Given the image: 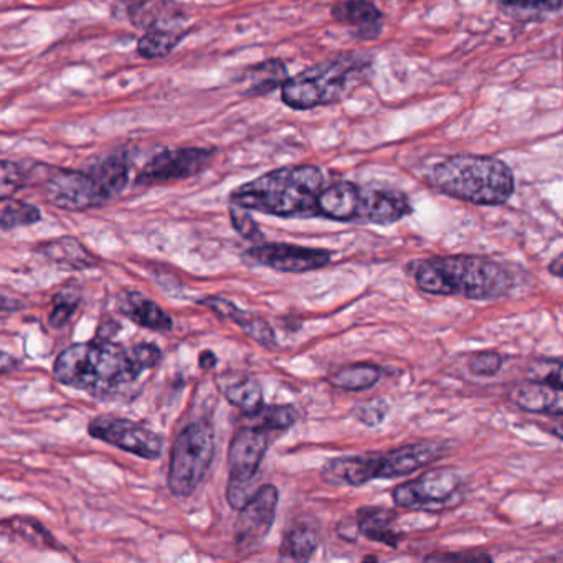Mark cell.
<instances>
[{
  "label": "cell",
  "instance_id": "cell-19",
  "mask_svg": "<svg viewBox=\"0 0 563 563\" xmlns=\"http://www.w3.org/2000/svg\"><path fill=\"white\" fill-rule=\"evenodd\" d=\"M118 309L134 324L153 331H170L174 322L170 316L143 292L124 291L118 298Z\"/></svg>",
  "mask_w": 563,
  "mask_h": 563
},
{
  "label": "cell",
  "instance_id": "cell-2",
  "mask_svg": "<svg viewBox=\"0 0 563 563\" xmlns=\"http://www.w3.org/2000/svg\"><path fill=\"white\" fill-rule=\"evenodd\" d=\"M322 189L324 176L319 167L286 166L243 184L233 190L230 203L283 219H309L319 217Z\"/></svg>",
  "mask_w": 563,
  "mask_h": 563
},
{
  "label": "cell",
  "instance_id": "cell-15",
  "mask_svg": "<svg viewBox=\"0 0 563 563\" xmlns=\"http://www.w3.org/2000/svg\"><path fill=\"white\" fill-rule=\"evenodd\" d=\"M364 189L352 183H335L324 187L318 200L319 217L335 222H361Z\"/></svg>",
  "mask_w": 563,
  "mask_h": 563
},
{
  "label": "cell",
  "instance_id": "cell-11",
  "mask_svg": "<svg viewBox=\"0 0 563 563\" xmlns=\"http://www.w3.org/2000/svg\"><path fill=\"white\" fill-rule=\"evenodd\" d=\"M216 156L217 150H209V147H177V150L161 151L140 170L136 186L150 187L189 179L207 169Z\"/></svg>",
  "mask_w": 563,
  "mask_h": 563
},
{
  "label": "cell",
  "instance_id": "cell-17",
  "mask_svg": "<svg viewBox=\"0 0 563 563\" xmlns=\"http://www.w3.org/2000/svg\"><path fill=\"white\" fill-rule=\"evenodd\" d=\"M332 18L354 29L355 35L362 41L377 38L384 21L374 0H341L332 8Z\"/></svg>",
  "mask_w": 563,
  "mask_h": 563
},
{
  "label": "cell",
  "instance_id": "cell-18",
  "mask_svg": "<svg viewBox=\"0 0 563 563\" xmlns=\"http://www.w3.org/2000/svg\"><path fill=\"white\" fill-rule=\"evenodd\" d=\"M131 24L143 31L153 29H179L183 11L174 0H134L128 8Z\"/></svg>",
  "mask_w": 563,
  "mask_h": 563
},
{
  "label": "cell",
  "instance_id": "cell-33",
  "mask_svg": "<svg viewBox=\"0 0 563 563\" xmlns=\"http://www.w3.org/2000/svg\"><path fill=\"white\" fill-rule=\"evenodd\" d=\"M230 217H232L233 227L236 232L243 236V239L250 240V242H262L263 233L260 232L258 225H256L253 217L250 216L249 209H243L240 206L230 207Z\"/></svg>",
  "mask_w": 563,
  "mask_h": 563
},
{
  "label": "cell",
  "instance_id": "cell-24",
  "mask_svg": "<svg viewBox=\"0 0 563 563\" xmlns=\"http://www.w3.org/2000/svg\"><path fill=\"white\" fill-rule=\"evenodd\" d=\"M357 527L367 539L397 547L400 536L394 527V516L377 507H364L357 514Z\"/></svg>",
  "mask_w": 563,
  "mask_h": 563
},
{
  "label": "cell",
  "instance_id": "cell-37",
  "mask_svg": "<svg viewBox=\"0 0 563 563\" xmlns=\"http://www.w3.org/2000/svg\"><path fill=\"white\" fill-rule=\"evenodd\" d=\"M199 362L200 367L206 368V371H210V368H213L217 365V355L210 351L202 352V354H200Z\"/></svg>",
  "mask_w": 563,
  "mask_h": 563
},
{
  "label": "cell",
  "instance_id": "cell-13",
  "mask_svg": "<svg viewBox=\"0 0 563 563\" xmlns=\"http://www.w3.org/2000/svg\"><path fill=\"white\" fill-rule=\"evenodd\" d=\"M278 500V489L272 484H266L253 493L245 506L240 509L235 523V540L242 552H250L266 539L275 522Z\"/></svg>",
  "mask_w": 563,
  "mask_h": 563
},
{
  "label": "cell",
  "instance_id": "cell-22",
  "mask_svg": "<svg viewBox=\"0 0 563 563\" xmlns=\"http://www.w3.org/2000/svg\"><path fill=\"white\" fill-rule=\"evenodd\" d=\"M288 80L289 74L286 70V65L282 60L273 58V60L262 62L255 67H250L240 78L239 84L242 85V93L245 97H263V95L285 87Z\"/></svg>",
  "mask_w": 563,
  "mask_h": 563
},
{
  "label": "cell",
  "instance_id": "cell-9",
  "mask_svg": "<svg viewBox=\"0 0 563 563\" xmlns=\"http://www.w3.org/2000/svg\"><path fill=\"white\" fill-rule=\"evenodd\" d=\"M463 499V479L454 470H431L394 489V503L404 509L443 512Z\"/></svg>",
  "mask_w": 563,
  "mask_h": 563
},
{
  "label": "cell",
  "instance_id": "cell-28",
  "mask_svg": "<svg viewBox=\"0 0 563 563\" xmlns=\"http://www.w3.org/2000/svg\"><path fill=\"white\" fill-rule=\"evenodd\" d=\"M225 398L249 417H253L265 407L263 388L256 378H243L239 384L230 385L225 390Z\"/></svg>",
  "mask_w": 563,
  "mask_h": 563
},
{
  "label": "cell",
  "instance_id": "cell-6",
  "mask_svg": "<svg viewBox=\"0 0 563 563\" xmlns=\"http://www.w3.org/2000/svg\"><path fill=\"white\" fill-rule=\"evenodd\" d=\"M443 451V446L434 441H418L387 453L338 457L324 467L322 474L331 484L362 486L372 479L408 476L437 461Z\"/></svg>",
  "mask_w": 563,
  "mask_h": 563
},
{
  "label": "cell",
  "instance_id": "cell-3",
  "mask_svg": "<svg viewBox=\"0 0 563 563\" xmlns=\"http://www.w3.org/2000/svg\"><path fill=\"white\" fill-rule=\"evenodd\" d=\"M415 279L418 288L430 295L463 296L474 301L503 298L514 286L503 265L470 255L423 260L415 269Z\"/></svg>",
  "mask_w": 563,
  "mask_h": 563
},
{
  "label": "cell",
  "instance_id": "cell-39",
  "mask_svg": "<svg viewBox=\"0 0 563 563\" xmlns=\"http://www.w3.org/2000/svg\"><path fill=\"white\" fill-rule=\"evenodd\" d=\"M547 380H549L550 384H555L559 385V387H563V362L562 364H559V367H556L552 374L549 375Z\"/></svg>",
  "mask_w": 563,
  "mask_h": 563
},
{
  "label": "cell",
  "instance_id": "cell-29",
  "mask_svg": "<svg viewBox=\"0 0 563 563\" xmlns=\"http://www.w3.org/2000/svg\"><path fill=\"white\" fill-rule=\"evenodd\" d=\"M499 4L510 18L536 21L559 12L563 8V0H499Z\"/></svg>",
  "mask_w": 563,
  "mask_h": 563
},
{
  "label": "cell",
  "instance_id": "cell-10",
  "mask_svg": "<svg viewBox=\"0 0 563 563\" xmlns=\"http://www.w3.org/2000/svg\"><path fill=\"white\" fill-rule=\"evenodd\" d=\"M268 433L265 428L250 427L233 437L229 450L230 481L227 489V499L233 509H242L253 496L250 483L255 479L268 451Z\"/></svg>",
  "mask_w": 563,
  "mask_h": 563
},
{
  "label": "cell",
  "instance_id": "cell-32",
  "mask_svg": "<svg viewBox=\"0 0 563 563\" xmlns=\"http://www.w3.org/2000/svg\"><path fill=\"white\" fill-rule=\"evenodd\" d=\"M27 186V164L2 161V167H0V199H11L15 192Z\"/></svg>",
  "mask_w": 563,
  "mask_h": 563
},
{
  "label": "cell",
  "instance_id": "cell-27",
  "mask_svg": "<svg viewBox=\"0 0 563 563\" xmlns=\"http://www.w3.org/2000/svg\"><path fill=\"white\" fill-rule=\"evenodd\" d=\"M318 547V533L308 523H298L285 536L282 545L283 560L306 562L311 559Z\"/></svg>",
  "mask_w": 563,
  "mask_h": 563
},
{
  "label": "cell",
  "instance_id": "cell-12",
  "mask_svg": "<svg viewBox=\"0 0 563 563\" xmlns=\"http://www.w3.org/2000/svg\"><path fill=\"white\" fill-rule=\"evenodd\" d=\"M95 440L104 441L144 460H156L163 453L164 440L150 428L126 418L100 417L88 424Z\"/></svg>",
  "mask_w": 563,
  "mask_h": 563
},
{
  "label": "cell",
  "instance_id": "cell-4",
  "mask_svg": "<svg viewBox=\"0 0 563 563\" xmlns=\"http://www.w3.org/2000/svg\"><path fill=\"white\" fill-rule=\"evenodd\" d=\"M430 184L444 196L476 206H500L512 197L514 174L503 161L454 156L431 169Z\"/></svg>",
  "mask_w": 563,
  "mask_h": 563
},
{
  "label": "cell",
  "instance_id": "cell-36",
  "mask_svg": "<svg viewBox=\"0 0 563 563\" xmlns=\"http://www.w3.org/2000/svg\"><path fill=\"white\" fill-rule=\"evenodd\" d=\"M387 411V401L375 400L371 401V404H365L364 407H361V410H358V418H361V421H364L365 424L375 427V424L382 423V421H384Z\"/></svg>",
  "mask_w": 563,
  "mask_h": 563
},
{
  "label": "cell",
  "instance_id": "cell-7",
  "mask_svg": "<svg viewBox=\"0 0 563 563\" xmlns=\"http://www.w3.org/2000/svg\"><path fill=\"white\" fill-rule=\"evenodd\" d=\"M216 454V433L207 420L187 424L173 450L169 461V489L176 497L192 496L209 471Z\"/></svg>",
  "mask_w": 563,
  "mask_h": 563
},
{
  "label": "cell",
  "instance_id": "cell-30",
  "mask_svg": "<svg viewBox=\"0 0 563 563\" xmlns=\"http://www.w3.org/2000/svg\"><path fill=\"white\" fill-rule=\"evenodd\" d=\"M41 210L32 206V203L15 200L14 197H11V199H2L0 223H2V230H4V232L19 229V227L34 225V223L41 222Z\"/></svg>",
  "mask_w": 563,
  "mask_h": 563
},
{
  "label": "cell",
  "instance_id": "cell-26",
  "mask_svg": "<svg viewBox=\"0 0 563 563\" xmlns=\"http://www.w3.org/2000/svg\"><path fill=\"white\" fill-rule=\"evenodd\" d=\"M382 377V368L372 364H352L339 368L329 377L331 385L341 390L358 391L374 387Z\"/></svg>",
  "mask_w": 563,
  "mask_h": 563
},
{
  "label": "cell",
  "instance_id": "cell-34",
  "mask_svg": "<svg viewBox=\"0 0 563 563\" xmlns=\"http://www.w3.org/2000/svg\"><path fill=\"white\" fill-rule=\"evenodd\" d=\"M503 367V357L497 352H479L470 358V371L474 375L490 377L496 375Z\"/></svg>",
  "mask_w": 563,
  "mask_h": 563
},
{
  "label": "cell",
  "instance_id": "cell-35",
  "mask_svg": "<svg viewBox=\"0 0 563 563\" xmlns=\"http://www.w3.org/2000/svg\"><path fill=\"white\" fill-rule=\"evenodd\" d=\"M78 306V298L70 296V292L65 291L64 295L55 298V308L51 314L52 328H62L65 322L70 321L74 316L75 309Z\"/></svg>",
  "mask_w": 563,
  "mask_h": 563
},
{
  "label": "cell",
  "instance_id": "cell-1",
  "mask_svg": "<svg viewBox=\"0 0 563 563\" xmlns=\"http://www.w3.org/2000/svg\"><path fill=\"white\" fill-rule=\"evenodd\" d=\"M159 361L161 351L156 345L126 349L98 339L65 349L55 361L54 377L67 387L107 397L136 380L147 368L156 367Z\"/></svg>",
  "mask_w": 563,
  "mask_h": 563
},
{
  "label": "cell",
  "instance_id": "cell-25",
  "mask_svg": "<svg viewBox=\"0 0 563 563\" xmlns=\"http://www.w3.org/2000/svg\"><path fill=\"white\" fill-rule=\"evenodd\" d=\"M184 37L186 31L180 29H153L137 42V54L146 60L167 57L176 51Z\"/></svg>",
  "mask_w": 563,
  "mask_h": 563
},
{
  "label": "cell",
  "instance_id": "cell-23",
  "mask_svg": "<svg viewBox=\"0 0 563 563\" xmlns=\"http://www.w3.org/2000/svg\"><path fill=\"white\" fill-rule=\"evenodd\" d=\"M38 252L64 268L85 269L95 265L93 256L77 239H71V236H62V239L42 243L38 245Z\"/></svg>",
  "mask_w": 563,
  "mask_h": 563
},
{
  "label": "cell",
  "instance_id": "cell-21",
  "mask_svg": "<svg viewBox=\"0 0 563 563\" xmlns=\"http://www.w3.org/2000/svg\"><path fill=\"white\" fill-rule=\"evenodd\" d=\"M514 404L530 413L563 415V387L555 384L527 382L514 390Z\"/></svg>",
  "mask_w": 563,
  "mask_h": 563
},
{
  "label": "cell",
  "instance_id": "cell-38",
  "mask_svg": "<svg viewBox=\"0 0 563 563\" xmlns=\"http://www.w3.org/2000/svg\"><path fill=\"white\" fill-rule=\"evenodd\" d=\"M549 272L552 273L553 276H560V278H563V253L550 263Z\"/></svg>",
  "mask_w": 563,
  "mask_h": 563
},
{
  "label": "cell",
  "instance_id": "cell-40",
  "mask_svg": "<svg viewBox=\"0 0 563 563\" xmlns=\"http://www.w3.org/2000/svg\"><path fill=\"white\" fill-rule=\"evenodd\" d=\"M552 433L556 434V437L562 438L563 440V421H560V423L556 424L555 428H553Z\"/></svg>",
  "mask_w": 563,
  "mask_h": 563
},
{
  "label": "cell",
  "instance_id": "cell-20",
  "mask_svg": "<svg viewBox=\"0 0 563 563\" xmlns=\"http://www.w3.org/2000/svg\"><path fill=\"white\" fill-rule=\"evenodd\" d=\"M200 305L206 308L212 309L217 314L222 318L229 319V321L236 322L242 328L249 338L253 341L258 342L260 345L266 349H276L275 332H273L272 325L265 321V319L256 318V316H249L242 309L236 308L232 301L223 298H206L200 301Z\"/></svg>",
  "mask_w": 563,
  "mask_h": 563
},
{
  "label": "cell",
  "instance_id": "cell-8",
  "mask_svg": "<svg viewBox=\"0 0 563 563\" xmlns=\"http://www.w3.org/2000/svg\"><path fill=\"white\" fill-rule=\"evenodd\" d=\"M29 166V164H27ZM29 184L41 186L45 199L58 209L80 212L110 202L93 169L75 170L32 164Z\"/></svg>",
  "mask_w": 563,
  "mask_h": 563
},
{
  "label": "cell",
  "instance_id": "cell-16",
  "mask_svg": "<svg viewBox=\"0 0 563 563\" xmlns=\"http://www.w3.org/2000/svg\"><path fill=\"white\" fill-rule=\"evenodd\" d=\"M410 212V200L405 194L388 189H364L361 222L390 225Z\"/></svg>",
  "mask_w": 563,
  "mask_h": 563
},
{
  "label": "cell",
  "instance_id": "cell-14",
  "mask_svg": "<svg viewBox=\"0 0 563 563\" xmlns=\"http://www.w3.org/2000/svg\"><path fill=\"white\" fill-rule=\"evenodd\" d=\"M249 258L282 273H308L324 268L332 255L325 250L305 249L288 243H263L250 250Z\"/></svg>",
  "mask_w": 563,
  "mask_h": 563
},
{
  "label": "cell",
  "instance_id": "cell-31",
  "mask_svg": "<svg viewBox=\"0 0 563 563\" xmlns=\"http://www.w3.org/2000/svg\"><path fill=\"white\" fill-rule=\"evenodd\" d=\"M250 418L256 421V427L268 431H283L298 421L299 413L291 405H265L258 413Z\"/></svg>",
  "mask_w": 563,
  "mask_h": 563
},
{
  "label": "cell",
  "instance_id": "cell-5",
  "mask_svg": "<svg viewBox=\"0 0 563 563\" xmlns=\"http://www.w3.org/2000/svg\"><path fill=\"white\" fill-rule=\"evenodd\" d=\"M371 58L344 54L289 77L282 100L292 110L308 111L339 103L357 90L371 74Z\"/></svg>",
  "mask_w": 563,
  "mask_h": 563
}]
</instances>
